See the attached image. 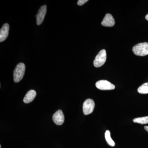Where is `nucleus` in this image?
Listing matches in <instances>:
<instances>
[{
    "label": "nucleus",
    "mask_w": 148,
    "mask_h": 148,
    "mask_svg": "<svg viewBox=\"0 0 148 148\" xmlns=\"http://www.w3.org/2000/svg\"><path fill=\"white\" fill-rule=\"evenodd\" d=\"M26 66L23 63H20L16 65L14 71V82H19L23 79L25 73Z\"/></svg>",
    "instance_id": "nucleus-1"
},
{
    "label": "nucleus",
    "mask_w": 148,
    "mask_h": 148,
    "mask_svg": "<svg viewBox=\"0 0 148 148\" xmlns=\"http://www.w3.org/2000/svg\"><path fill=\"white\" fill-rule=\"evenodd\" d=\"M132 51L135 55L145 56L148 55V42L140 43L133 47Z\"/></svg>",
    "instance_id": "nucleus-2"
},
{
    "label": "nucleus",
    "mask_w": 148,
    "mask_h": 148,
    "mask_svg": "<svg viewBox=\"0 0 148 148\" xmlns=\"http://www.w3.org/2000/svg\"><path fill=\"white\" fill-rule=\"evenodd\" d=\"M107 59V53L105 49L101 50L95 57L93 65L96 68H99L104 65Z\"/></svg>",
    "instance_id": "nucleus-3"
},
{
    "label": "nucleus",
    "mask_w": 148,
    "mask_h": 148,
    "mask_svg": "<svg viewBox=\"0 0 148 148\" xmlns=\"http://www.w3.org/2000/svg\"><path fill=\"white\" fill-rule=\"evenodd\" d=\"M95 103L91 99H88L84 101L83 105V111L86 115L92 113L95 108Z\"/></svg>",
    "instance_id": "nucleus-4"
},
{
    "label": "nucleus",
    "mask_w": 148,
    "mask_h": 148,
    "mask_svg": "<svg viewBox=\"0 0 148 148\" xmlns=\"http://www.w3.org/2000/svg\"><path fill=\"white\" fill-rule=\"evenodd\" d=\"M96 87L101 90H113L115 86L109 81L105 80H101L97 82L95 84Z\"/></svg>",
    "instance_id": "nucleus-5"
},
{
    "label": "nucleus",
    "mask_w": 148,
    "mask_h": 148,
    "mask_svg": "<svg viewBox=\"0 0 148 148\" xmlns=\"http://www.w3.org/2000/svg\"><path fill=\"white\" fill-rule=\"evenodd\" d=\"M47 7L46 5H43L41 7L36 15V22L38 25H40L43 21L46 14Z\"/></svg>",
    "instance_id": "nucleus-6"
},
{
    "label": "nucleus",
    "mask_w": 148,
    "mask_h": 148,
    "mask_svg": "<svg viewBox=\"0 0 148 148\" xmlns=\"http://www.w3.org/2000/svg\"><path fill=\"white\" fill-rule=\"evenodd\" d=\"M52 119L54 123L57 125H61L64 123L65 118L63 112L61 110H58L53 114Z\"/></svg>",
    "instance_id": "nucleus-7"
},
{
    "label": "nucleus",
    "mask_w": 148,
    "mask_h": 148,
    "mask_svg": "<svg viewBox=\"0 0 148 148\" xmlns=\"http://www.w3.org/2000/svg\"><path fill=\"white\" fill-rule=\"evenodd\" d=\"M101 24L104 27H113L115 24L114 19L111 14H107L101 22Z\"/></svg>",
    "instance_id": "nucleus-8"
},
{
    "label": "nucleus",
    "mask_w": 148,
    "mask_h": 148,
    "mask_svg": "<svg viewBox=\"0 0 148 148\" xmlns=\"http://www.w3.org/2000/svg\"><path fill=\"white\" fill-rule=\"evenodd\" d=\"M9 29V25L7 23L4 24L1 28L0 30V42H3L6 39L8 36Z\"/></svg>",
    "instance_id": "nucleus-9"
},
{
    "label": "nucleus",
    "mask_w": 148,
    "mask_h": 148,
    "mask_svg": "<svg viewBox=\"0 0 148 148\" xmlns=\"http://www.w3.org/2000/svg\"><path fill=\"white\" fill-rule=\"evenodd\" d=\"M36 95V92L35 90H29L25 95L24 98V102L25 103H31L34 101Z\"/></svg>",
    "instance_id": "nucleus-10"
},
{
    "label": "nucleus",
    "mask_w": 148,
    "mask_h": 148,
    "mask_svg": "<svg viewBox=\"0 0 148 148\" xmlns=\"http://www.w3.org/2000/svg\"><path fill=\"white\" fill-rule=\"evenodd\" d=\"M105 138L107 143L111 147H114L115 144L111 137V133L109 130H108L105 132Z\"/></svg>",
    "instance_id": "nucleus-11"
},
{
    "label": "nucleus",
    "mask_w": 148,
    "mask_h": 148,
    "mask_svg": "<svg viewBox=\"0 0 148 148\" xmlns=\"http://www.w3.org/2000/svg\"><path fill=\"white\" fill-rule=\"evenodd\" d=\"M133 121L135 123H139V124H147L148 123V116L137 118L133 119Z\"/></svg>",
    "instance_id": "nucleus-12"
},
{
    "label": "nucleus",
    "mask_w": 148,
    "mask_h": 148,
    "mask_svg": "<svg viewBox=\"0 0 148 148\" xmlns=\"http://www.w3.org/2000/svg\"><path fill=\"white\" fill-rule=\"evenodd\" d=\"M138 92L140 94H147L148 93V82L143 84L138 88Z\"/></svg>",
    "instance_id": "nucleus-13"
},
{
    "label": "nucleus",
    "mask_w": 148,
    "mask_h": 148,
    "mask_svg": "<svg viewBox=\"0 0 148 148\" xmlns=\"http://www.w3.org/2000/svg\"><path fill=\"white\" fill-rule=\"evenodd\" d=\"M88 1V0H79L78 1L77 4L78 5L82 6Z\"/></svg>",
    "instance_id": "nucleus-14"
},
{
    "label": "nucleus",
    "mask_w": 148,
    "mask_h": 148,
    "mask_svg": "<svg viewBox=\"0 0 148 148\" xmlns=\"http://www.w3.org/2000/svg\"><path fill=\"white\" fill-rule=\"evenodd\" d=\"M144 128H145V130L146 131H147V132H148V126H145V127H144Z\"/></svg>",
    "instance_id": "nucleus-15"
},
{
    "label": "nucleus",
    "mask_w": 148,
    "mask_h": 148,
    "mask_svg": "<svg viewBox=\"0 0 148 148\" xmlns=\"http://www.w3.org/2000/svg\"><path fill=\"white\" fill-rule=\"evenodd\" d=\"M145 18L146 20L148 21V14L146 15V16H145Z\"/></svg>",
    "instance_id": "nucleus-16"
},
{
    "label": "nucleus",
    "mask_w": 148,
    "mask_h": 148,
    "mask_svg": "<svg viewBox=\"0 0 148 148\" xmlns=\"http://www.w3.org/2000/svg\"><path fill=\"white\" fill-rule=\"evenodd\" d=\"M0 148H1V145H0Z\"/></svg>",
    "instance_id": "nucleus-17"
}]
</instances>
